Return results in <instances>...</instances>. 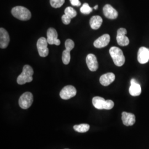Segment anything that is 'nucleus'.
Here are the masks:
<instances>
[{
	"label": "nucleus",
	"mask_w": 149,
	"mask_h": 149,
	"mask_svg": "<svg viewBox=\"0 0 149 149\" xmlns=\"http://www.w3.org/2000/svg\"><path fill=\"white\" fill-rule=\"evenodd\" d=\"M138 60L141 64L147 63L149 60V49L142 47L139 48L138 53Z\"/></svg>",
	"instance_id": "11"
},
{
	"label": "nucleus",
	"mask_w": 149,
	"mask_h": 149,
	"mask_svg": "<svg viewBox=\"0 0 149 149\" xmlns=\"http://www.w3.org/2000/svg\"><path fill=\"white\" fill-rule=\"evenodd\" d=\"M47 41L48 44L50 45H59L60 40L58 39V32L53 28H50L47 31Z\"/></svg>",
	"instance_id": "9"
},
{
	"label": "nucleus",
	"mask_w": 149,
	"mask_h": 149,
	"mask_svg": "<svg viewBox=\"0 0 149 149\" xmlns=\"http://www.w3.org/2000/svg\"><path fill=\"white\" fill-rule=\"evenodd\" d=\"M127 33V31L125 28H120L118 30L117 41L118 45L120 46L125 47L127 46L129 44V39L125 36Z\"/></svg>",
	"instance_id": "8"
},
{
	"label": "nucleus",
	"mask_w": 149,
	"mask_h": 149,
	"mask_svg": "<svg viewBox=\"0 0 149 149\" xmlns=\"http://www.w3.org/2000/svg\"><path fill=\"white\" fill-rule=\"evenodd\" d=\"M65 15L70 17L71 19L77 16V12L71 7H68L65 10Z\"/></svg>",
	"instance_id": "22"
},
{
	"label": "nucleus",
	"mask_w": 149,
	"mask_h": 149,
	"mask_svg": "<svg viewBox=\"0 0 149 149\" xmlns=\"http://www.w3.org/2000/svg\"><path fill=\"white\" fill-rule=\"evenodd\" d=\"M130 84L129 93L132 96H139L141 93V88L137 81L134 79H132L130 81Z\"/></svg>",
	"instance_id": "16"
},
{
	"label": "nucleus",
	"mask_w": 149,
	"mask_h": 149,
	"mask_svg": "<svg viewBox=\"0 0 149 149\" xmlns=\"http://www.w3.org/2000/svg\"><path fill=\"white\" fill-rule=\"evenodd\" d=\"M109 54L114 64L117 66H122L125 61V58L122 50L119 48L112 47L109 49Z\"/></svg>",
	"instance_id": "4"
},
{
	"label": "nucleus",
	"mask_w": 149,
	"mask_h": 149,
	"mask_svg": "<svg viewBox=\"0 0 149 149\" xmlns=\"http://www.w3.org/2000/svg\"><path fill=\"white\" fill-rule=\"evenodd\" d=\"M103 11L104 15L107 18L110 19H115L118 16V13L117 10L109 4L106 5L103 7Z\"/></svg>",
	"instance_id": "12"
},
{
	"label": "nucleus",
	"mask_w": 149,
	"mask_h": 149,
	"mask_svg": "<svg viewBox=\"0 0 149 149\" xmlns=\"http://www.w3.org/2000/svg\"><path fill=\"white\" fill-rule=\"evenodd\" d=\"M115 74L112 72H108L102 75L100 79V82L102 85L107 86L111 84L115 80Z\"/></svg>",
	"instance_id": "17"
},
{
	"label": "nucleus",
	"mask_w": 149,
	"mask_h": 149,
	"mask_svg": "<svg viewBox=\"0 0 149 149\" xmlns=\"http://www.w3.org/2000/svg\"><path fill=\"white\" fill-rule=\"evenodd\" d=\"M70 52L68 49L64 50L63 52V55H62V60L63 62L65 65H68L69 64L71 59V55H70Z\"/></svg>",
	"instance_id": "20"
},
{
	"label": "nucleus",
	"mask_w": 149,
	"mask_h": 149,
	"mask_svg": "<svg viewBox=\"0 0 149 149\" xmlns=\"http://www.w3.org/2000/svg\"><path fill=\"white\" fill-rule=\"evenodd\" d=\"M86 64L91 71H96L98 69V63L96 56L93 54H89L86 59Z\"/></svg>",
	"instance_id": "10"
},
{
	"label": "nucleus",
	"mask_w": 149,
	"mask_h": 149,
	"mask_svg": "<svg viewBox=\"0 0 149 149\" xmlns=\"http://www.w3.org/2000/svg\"><path fill=\"white\" fill-rule=\"evenodd\" d=\"M76 93L77 91L74 86H65L60 92V96L62 99L67 100L76 96Z\"/></svg>",
	"instance_id": "7"
},
{
	"label": "nucleus",
	"mask_w": 149,
	"mask_h": 149,
	"mask_svg": "<svg viewBox=\"0 0 149 149\" xmlns=\"http://www.w3.org/2000/svg\"><path fill=\"white\" fill-rule=\"evenodd\" d=\"M33 102V96L32 93L26 92L19 99V106L23 109H27L32 106Z\"/></svg>",
	"instance_id": "5"
},
{
	"label": "nucleus",
	"mask_w": 149,
	"mask_h": 149,
	"mask_svg": "<svg viewBox=\"0 0 149 149\" xmlns=\"http://www.w3.org/2000/svg\"><path fill=\"white\" fill-rule=\"evenodd\" d=\"M11 13L15 18L21 21H28L32 17L30 11L23 6H16L13 7Z\"/></svg>",
	"instance_id": "2"
},
{
	"label": "nucleus",
	"mask_w": 149,
	"mask_h": 149,
	"mask_svg": "<svg viewBox=\"0 0 149 149\" xmlns=\"http://www.w3.org/2000/svg\"><path fill=\"white\" fill-rule=\"evenodd\" d=\"M71 4L74 6L79 7L81 5V3L79 0H70Z\"/></svg>",
	"instance_id": "26"
},
{
	"label": "nucleus",
	"mask_w": 149,
	"mask_h": 149,
	"mask_svg": "<svg viewBox=\"0 0 149 149\" xmlns=\"http://www.w3.org/2000/svg\"><path fill=\"white\" fill-rule=\"evenodd\" d=\"M61 19H62L63 23H64V24H66V25L69 24L71 22V18L66 15H64L63 16H62Z\"/></svg>",
	"instance_id": "25"
},
{
	"label": "nucleus",
	"mask_w": 149,
	"mask_h": 149,
	"mask_svg": "<svg viewBox=\"0 0 149 149\" xmlns=\"http://www.w3.org/2000/svg\"><path fill=\"white\" fill-rule=\"evenodd\" d=\"M98 6L96 5L93 7V8L95 9V10H97V8H98Z\"/></svg>",
	"instance_id": "27"
},
{
	"label": "nucleus",
	"mask_w": 149,
	"mask_h": 149,
	"mask_svg": "<svg viewBox=\"0 0 149 149\" xmlns=\"http://www.w3.org/2000/svg\"></svg>",
	"instance_id": "28"
},
{
	"label": "nucleus",
	"mask_w": 149,
	"mask_h": 149,
	"mask_svg": "<svg viewBox=\"0 0 149 149\" xmlns=\"http://www.w3.org/2000/svg\"><path fill=\"white\" fill-rule=\"evenodd\" d=\"M34 71L32 67L29 65H26L23 68V71L18 76L17 82L19 85H24L26 83L32 82Z\"/></svg>",
	"instance_id": "1"
},
{
	"label": "nucleus",
	"mask_w": 149,
	"mask_h": 149,
	"mask_svg": "<svg viewBox=\"0 0 149 149\" xmlns=\"http://www.w3.org/2000/svg\"><path fill=\"white\" fill-rule=\"evenodd\" d=\"M10 41V36L3 28H0V48L1 49H5L9 44Z\"/></svg>",
	"instance_id": "14"
},
{
	"label": "nucleus",
	"mask_w": 149,
	"mask_h": 149,
	"mask_svg": "<svg viewBox=\"0 0 149 149\" xmlns=\"http://www.w3.org/2000/svg\"><path fill=\"white\" fill-rule=\"evenodd\" d=\"M92 104L97 109L110 110L114 106V103L112 100H105L104 98L99 96L93 98Z\"/></svg>",
	"instance_id": "3"
},
{
	"label": "nucleus",
	"mask_w": 149,
	"mask_h": 149,
	"mask_svg": "<svg viewBox=\"0 0 149 149\" xmlns=\"http://www.w3.org/2000/svg\"><path fill=\"white\" fill-rule=\"evenodd\" d=\"M65 45L66 49H68L70 51H71L74 48V43L73 40H72L70 39H69L65 41Z\"/></svg>",
	"instance_id": "24"
},
{
	"label": "nucleus",
	"mask_w": 149,
	"mask_h": 149,
	"mask_svg": "<svg viewBox=\"0 0 149 149\" xmlns=\"http://www.w3.org/2000/svg\"><path fill=\"white\" fill-rule=\"evenodd\" d=\"M48 41L45 38H40L38 40L37 43L38 51L41 57H46L49 54V49L48 48Z\"/></svg>",
	"instance_id": "6"
},
{
	"label": "nucleus",
	"mask_w": 149,
	"mask_h": 149,
	"mask_svg": "<svg viewBox=\"0 0 149 149\" xmlns=\"http://www.w3.org/2000/svg\"><path fill=\"white\" fill-rule=\"evenodd\" d=\"M90 125L87 124H81L74 126V130L79 133H86L90 129Z\"/></svg>",
	"instance_id": "19"
},
{
	"label": "nucleus",
	"mask_w": 149,
	"mask_h": 149,
	"mask_svg": "<svg viewBox=\"0 0 149 149\" xmlns=\"http://www.w3.org/2000/svg\"><path fill=\"white\" fill-rule=\"evenodd\" d=\"M92 8H91L87 3H85L80 8L81 12L84 15H89L92 12Z\"/></svg>",
	"instance_id": "21"
},
{
	"label": "nucleus",
	"mask_w": 149,
	"mask_h": 149,
	"mask_svg": "<svg viewBox=\"0 0 149 149\" xmlns=\"http://www.w3.org/2000/svg\"><path fill=\"white\" fill-rule=\"evenodd\" d=\"M122 119L123 124L126 126H132L136 121L135 116L134 114L126 112H123Z\"/></svg>",
	"instance_id": "15"
},
{
	"label": "nucleus",
	"mask_w": 149,
	"mask_h": 149,
	"mask_svg": "<svg viewBox=\"0 0 149 149\" xmlns=\"http://www.w3.org/2000/svg\"><path fill=\"white\" fill-rule=\"evenodd\" d=\"M102 22L103 19L100 16H94L91 18L90 24L92 29L97 30L101 27Z\"/></svg>",
	"instance_id": "18"
},
{
	"label": "nucleus",
	"mask_w": 149,
	"mask_h": 149,
	"mask_svg": "<svg viewBox=\"0 0 149 149\" xmlns=\"http://www.w3.org/2000/svg\"><path fill=\"white\" fill-rule=\"evenodd\" d=\"M65 1V0H50V3L53 8H58L64 5Z\"/></svg>",
	"instance_id": "23"
},
{
	"label": "nucleus",
	"mask_w": 149,
	"mask_h": 149,
	"mask_svg": "<svg viewBox=\"0 0 149 149\" xmlns=\"http://www.w3.org/2000/svg\"><path fill=\"white\" fill-rule=\"evenodd\" d=\"M110 36L108 34H105L96 39L94 42L93 45L97 48H104L108 45L110 42Z\"/></svg>",
	"instance_id": "13"
}]
</instances>
